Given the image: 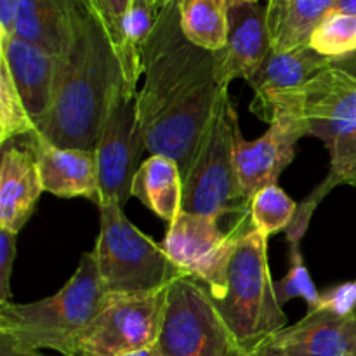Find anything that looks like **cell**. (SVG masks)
I'll return each instance as SVG.
<instances>
[{
  "label": "cell",
  "mask_w": 356,
  "mask_h": 356,
  "mask_svg": "<svg viewBox=\"0 0 356 356\" xmlns=\"http://www.w3.org/2000/svg\"><path fill=\"white\" fill-rule=\"evenodd\" d=\"M145 82L138 113L146 152L172 159L186 177L225 87L218 82L216 52L184 37L177 0L160 10L141 52Z\"/></svg>",
  "instance_id": "obj_1"
},
{
  "label": "cell",
  "mask_w": 356,
  "mask_h": 356,
  "mask_svg": "<svg viewBox=\"0 0 356 356\" xmlns=\"http://www.w3.org/2000/svg\"><path fill=\"white\" fill-rule=\"evenodd\" d=\"M129 89L120 52L99 16L89 9L72 49L58 58L47 120L38 134L61 148L94 152L104 120Z\"/></svg>",
  "instance_id": "obj_2"
},
{
  "label": "cell",
  "mask_w": 356,
  "mask_h": 356,
  "mask_svg": "<svg viewBox=\"0 0 356 356\" xmlns=\"http://www.w3.org/2000/svg\"><path fill=\"white\" fill-rule=\"evenodd\" d=\"M108 299L94 252H86L73 277L54 296L24 305H0V334L35 350L76 356L80 339Z\"/></svg>",
  "instance_id": "obj_3"
},
{
  "label": "cell",
  "mask_w": 356,
  "mask_h": 356,
  "mask_svg": "<svg viewBox=\"0 0 356 356\" xmlns=\"http://www.w3.org/2000/svg\"><path fill=\"white\" fill-rule=\"evenodd\" d=\"M236 348L256 351L287 327L268 264V238L250 229L240 238L228 270V285L214 301Z\"/></svg>",
  "instance_id": "obj_4"
},
{
  "label": "cell",
  "mask_w": 356,
  "mask_h": 356,
  "mask_svg": "<svg viewBox=\"0 0 356 356\" xmlns=\"http://www.w3.org/2000/svg\"><path fill=\"white\" fill-rule=\"evenodd\" d=\"M94 257L110 298H139L169 289L184 275L160 243L139 232L115 202L101 204Z\"/></svg>",
  "instance_id": "obj_5"
},
{
  "label": "cell",
  "mask_w": 356,
  "mask_h": 356,
  "mask_svg": "<svg viewBox=\"0 0 356 356\" xmlns=\"http://www.w3.org/2000/svg\"><path fill=\"white\" fill-rule=\"evenodd\" d=\"M228 90L221 94L197 156L183 179V211L236 222L250 219V204L240 188L235 167V120Z\"/></svg>",
  "instance_id": "obj_6"
},
{
  "label": "cell",
  "mask_w": 356,
  "mask_h": 356,
  "mask_svg": "<svg viewBox=\"0 0 356 356\" xmlns=\"http://www.w3.org/2000/svg\"><path fill=\"white\" fill-rule=\"evenodd\" d=\"M257 117L268 124L284 118L329 145L356 129V76L329 66L302 86L273 94Z\"/></svg>",
  "instance_id": "obj_7"
},
{
  "label": "cell",
  "mask_w": 356,
  "mask_h": 356,
  "mask_svg": "<svg viewBox=\"0 0 356 356\" xmlns=\"http://www.w3.org/2000/svg\"><path fill=\"white\" fill-rule=\"evenodd\" d=\"M250 229H254L250 219L222 229L221 219L181 211L160 247L184 275L207 289L212 301H218L226 292L229 263L240 238Z\"/></svg>",
  "instance_id": "obj_8"
},
{
  "label": "cell",
  "mask_w": 356,
  "mask_h": 356,
  "mask_svg": "<svg viewBox=\"0 0 356 356\" xmlns=\"http://www.w3.org/2000/svg\"><path fill=\"white\" fill-rule=\"evenodd\" d=\"M155 346L162 356H228L236 348L207 289L191 277L169 285Z\"/></svg>",
  "instance_id": "obj_9"
},
{
  "label": "cell",
  "mask_w": 356,
  "mask_h": 356,
  "mask_svg": "<svg viewBox=\"0 0 356 356\" xmlns=\"http://www.w3.org/2000/svg\"><path fill=\"white\" fill-rule=\"evenodd\" d=\"M167 291L139 298H110L86 330L76 356H122L155 346L162 327Z\"/></svg>",
  "instance_id": "obj_10"
},
{
  "label": "cell",
  "mask_w": 356,
  "mask_h": 356,
  "mask_svg": "<svg viewBox=\"0 0 356 356\" xmlns=\"http://www.w3.org/2000/svg\"><path fill=\"white\" fill-rule=\"evenodd\" d=\"M143 152L146 145L139 124L138 94H124L104 120L94 149L101 204H127Z\"/></svg>",
  "instance_id": "obj_11"
},
{
  "label": "cell",
  "mask_w": 356,
  "mask_h": 356,
  "mask_svg": "<svg viewBox=\"0 0 356 356\" xmlns=\"http://www.w3.org/2000/svg\"><path fill=\"white\" fill-rule=\"evenodd\" d=\"M44 191L35 131L2 143L0 159V228L19 233Z\"/></svg>",
  "instance_id": "obj_12"
},
{
  "label": "cell",
  "mask_w": 356,
  "mask_h": 356,
  "mask_svg": "<svg viewBox=\"0 0 356 356\" xmlns=\"http://www.w3.org/2000/svg\"><path fill=\"white\" fill-rule=\"evenodd\" d=\"M305 132L284 118H273L268 131L256 141H247L235 120V167L245 200L263 188L277 184L280 174L296 156V145Z\"/></svg>",
  "instance_id": "obj_13"
},
{
  "label": "cell",
  "mask_w": 356,
  "mask_h": 356,
  "mask_svg": "<svg viewBox=\"0 0 356 356\" xmlns=\"http://www.w3.org/2000/svg\"><path fill=\"white\" fill-rule=\"evenodd\" d=\"M257 356H356V320L308 312L305 318L264 341Z\"/></svg>",
  "instance_id": "obj_14"
},
{
  "label": "cell",
  "mask_w": 356,
  "mask_h": 356,
  "mask_svg": "<svg viewBox=\"0 0 356 356\" xmlns=\"http://www.w3.org/2000/svg\"><path fill=\"white\" fill-rule=\"evenodd\" d=\"M271 51L266 6L261 2L238 3L229 7L228 40L216 52L218 82L228 89L235 79L252 80Z\"/></svg>",
  "instance_id": "obj_15"
},
{
  "label": "cell",
  "mask_w": 356,
  "mask_h": 356,
  "mask_svg": "<svg viewBox=\"0 0 356 356\" xmlns=\"http://www.w3.org/2000/svg\"><path fill=\"white\" fill-rule=\"evenodd\" d=\"M0 59L9 68L35 131H38L52 106L58 58L16 37H0Z\"/></svg>",
  "instance_id": "obj_16"
},
{
  "label": "cell",
  "mask_w": 356,
  "mask_h": 356,
  "mask_svg": "<svg viewBox=\"0 0 356 356\" xmlns=\"http://www.w3.org/2000/svg\"><path fill=\"white\" fill-rule=\"evenodd\" d=\"M89 9L83 0H21L14 37L63 58L72 49Z\"/></svg>",
  "instance_id": "obj_17"
},
{
  "label": "cell",
  "mask_w": 356,
  "mask_h": 356,
  "mask_svg": "<svg viewBox=\"0 0 356 356\" xmlns=\"http://www.w3.org/2000/svg\"><path fill=\"white\" fill-rule=\"evenodd\" d=\"M44 191L59 198L83 197L99 207V179L94 152L61 148L35 131Z\"/></svg>",
  "instance_id": "obj_18"
},
{
  "label": "cell",
  "mask_w": 356,
  "mask_h": 356,
  "mask_svg": "<svg viewBox=\"0 0 356 356\" xmlns=\"http://www.w3.org/2000/svg\"><path fill=\"white\" fill-rule=\"evenodd\" d=\"M330 63L332 59L318 54L309 45L287 52H277L271 49L261 68L249 82L254 90V101L249 110L257 115L266 106L273 94L302 86L316 73L329 68Z\"/></svg>",
  "instance_id": "obj_19"
},
{
  "label": "cell",
  "mask_w": 356,
  "mask_h": 356,
  "mask_svg": "<svg viewBox=\"0 0 356 356\" xmlns=\"http://www.w3.org/2000/svg\"><path fill=\"white\" fill-rule=\"evenodd\" d=\"M336 0H268V30L271 49L287 52L309 45L320 21L332 10Z\"/></svg>",
  "instance_id": "obj_20"
},
{
  "label": "cell",
  "mask_w": 356,
  "mask_h": 356,
  "mask_svg": "<svg viewBox=\"0 0 356 356\" xmlns=\"http://www.w3.org/2000/svg\"><path fill=\"white\" fill-rule=\"evenodd\" d=\"M132 197L167 225L174 222L183 211V177L177 163L163 155L145 160L132 183Z\"/></svg>",
  "instance_id": "obj_21"
},
{
  "label": "cell",
  "mask_w": 356,
  "mask_h": 356,
  "mask_svg": "<svg viewBox=\"0 0 356 356\" xmlns=\"http://www.w3.org/2000/svg\"><path fill=\"white\" fill-rule=\"evenodd\" d=\"M330 152V172L327 181L322 186L313 191L312 197L301 204V207L296 212V218L292 225L287 228L289 238L301 240L309 225L312 214L315 212L318 202L339 184H350L356 188V129L350 134H344L341 138L334 139L327 145Z\"/></svg>",
  "instance_id": "obj_22"
},
{
  "label": "cell",
  "mask_w": 356,
  "mask_h": 356,
  "mask_svg": "<svg viewBox=\"0 0 356 356\" xmlns=\"http://www.w3.org/2000/svg\"><path fill=\"white\" fill-rule=\"evenodd\" d=\"M184 37L205 51H221L228 40L226 0H177Z\"/></svg>",
  "instance_id": "obj_23"
},
{
  "label": "cell",
  "mask_w": 356,
  "mask_h": 356,
  "mask_svg": "<svg viewBox=\"0 0 356 356\" xmlns=\"http://www.w3.org/2000/svg\"><path fill=\"white\" fill-rule=\"evenodd\" d=\"M298 204L278 184L263 188L250 202V221L256 232L270 238L278 232H287L298 212Z\"/></svg>",
  "instance_id": "obj_24"
},
{
  "label": "cell",
  "mask_w": 356,
  "mask_h": 356,
  "mask_svg": "<svg viewBox=\"0 0 356 356\" xmlns=\"http://www.w3.org/2000/svg\"><path fill=\"white\" fill-rule=\"evenodd\" d=\"M309 47L329 59H341L356 52V16L330 10L309 38Z\"/></svg>",
  "instance_id": "obj_25"
},
{
  "label": "cell",
  "mask_w": 356,
  "mask_h": 356,
  "mask_svg": "<svg viewBox=\"0 0 356 356\" xmlns=\"http://www.w3.org/2000/svg\"><path fill=\"white\" fill-rule=\"evenodd\" d=\"M35 131L33 120L24 108L13 75L0 59V143Z\"/></svg>",
  "instance_id": "obj_26"
},
{
  "label": "cell",
  "mask_w": 356,
  "mask_h": 356,
  "mask_svg": "<svg viewBox=\"0 0 356 356\" xmlns=\"http://www.w3.org/2000/svg\"><path fill=\"white\" fill-rule=\"evenodd\" d=\"M299 247H301V243H291V268H289L287 275L275 284V292H277L280 306H284L291 299L301 298L308 305V312H313V309L318 308L320 294L313 284L312 275L306 268Z\"/></svg>",
  "instance_id": "obj_27"
},
{
  "label": "cell",
  "mask_w": 356,
  "mask_h": 356,
  "mask_svg": "<svg viewBox=\"0 0 356 356\" xmlns=\"http://www.w3.org/2000/svg\"><path fill=\"white\" fill-rule=\"evenodd\" d=\"M316 309L337 316H353L356 312V280L327 289L323 294H320V305Z\"/></svg>",
  "instance_id": "obj_28"
},
{
  "label": "cell",
  "mask_w": 356,
  "mask_h": 356,
  "mask_svg": "<svg viewBox=\"0 0 356 356\" xmlns=\"http://www.w3.org/2000/svg\"><path fill=\"white\" fill-rule=\"evenodd\" d=\"M16 233L0 228V305H6L10 299V277L16 259Z\"/></svg>",
  "instance_id": "obj_29"
},
{
  "label": "cell",
  "mask_w": 356,
  "mask_h": 356,
  "mask_svg": "<svg viewBox=\"0 0 356 356\" xmlns=\"http://www.w3.org/2000/svg\"><path fill=\"white\" fill-rule=\"evenodd\" d=\"M92 2L94 13L106 24L108 31H110L111 38H113L115 45L120 52V24L127 14L129 7H131L132 0H92Z\"/></svg>",
  "instance_id": "obj_30"
},
{
  "label": "cell",
  "mask_w": 356,
  "mask_h": 356,
  "mask_svg": "<svg viewBox=\"0 0 356 356\" xmlns=\"http://www.w3.org/2000/svg\"><path fill=\"white\" fill-rule=\"evenodd\" d=\"M21 0H0V37H14Z\"/></svg>",
  "instance_id": "obj_31"
},
{
  "label": "cell",
  "mask_w": 356,
  "mask_h": 356,
  "mask_svg": "<svg viewBox=\"0 0 356 356\" xmlns=\"http://www.w3.org/2000/svg\"><path fill=\"white\" fill-rule=\"evenodd\" d=\"M0 356H45L40 350L24 346L7 334H0Z\"/></svg>",
  "instance_id": "obj_32"
},
{
  "label": "cell",
  "mask_w": 356,
  "mask_h": 356,
  "mask_svg": "<svg viewBox=\"0 0 356 356\" xmlns=\"http://www.w3.org/2000/svg\"><path fill=\"white\" fill-rule=\"evenodd\" d=\"M330 66L343 70V72H348V73H351V75L356 76V52L346 56V58L334 59V61L330 63Z\"/></svg>",
  "instance_id": "obj_33"
},
{
  "label": "cell",
  "mask_w": 356,
  "mask_h": 356,
  "mask_svg": "<svg viewBox=\"0 0 356 356\" xmlns=\"http://www.w3.org/2000/svg\"><path fill=\"white\" fill-rule=\"evenodd\" d=\"M332 10L356 16V0H336V2H334Z\"/></svg>",
  "instance_id": "obj_34"
},
{
  "label": "cell",
  "mask_w": 356,
  "mask_h": 356,
  "mask_svg": "<svg viewBox=\"0 0 356 356\" xmlns=\"http://www.w3.org/2000/svg\"><path fill=\"white\" fill-rule=\"evenodd\" d=\"M122 356H162L160 351L156 350V346H149V348H143V350L138 351H131V353H125Z\"/></svg>",
  "instance_id": "obj_35"
},
{
  "label": "cell",
  "mask_w": 356,
  "mask_h": 356,
  "mask_svg": "<svg viewBox=\"0 0 356 356\" xmlns=\"http://www.w3.org/2000/svg\"><path fill=\"white\" fill-rule=\"evenodd\" d=\"M228 356H257V355L254 353V351H245V350H240V348H233Z\"/></svg>",
  "instance_id": "obj_36"
},
{
  "label": "cell",
  "mask_w": 356,
  "mask_h": 356,
  "mask_svg": "<svg viewBox=\"0 0 356 356\" xmlns=\"http://www.w3.org/2000/svg\"><path fill=\"white\" fill-rule=\"evenodd\" d=\"M228 2V6H238V3H256V2H261V0H226Z\"/></svg>",
  "instance_id": "obj_37"
},
{
  "label": "cell",
  "mask_w": 356,
  "mask_h": 356,
  "mask_svg": "<svg viewBox=\"0 0 356 356\" xmlns=\"http://www.w3.org/2000/svg\"><path fill=\"white\" fill-rule=\"evenodd\" d=\"M149 2H152V3H155L156 7H160V9H163V7H165L167 3L174 2V0H149Z\"/></svg>",
  "instance_id": "obj_38"
},
{
  "label": "cell",
  "mask_w": 356,
  "mask_h": 356,
  "mask_svg": "<svg viewBox=\"0 0 356 356\" xmlns=\"http://www.w3.org/2000/svg\"><path fill=\"white\" fill-rule=\"evenodd\" d=\"M83 2H86V3H87V6H89V7H90V9H92V10H94V6H92V0H83Z\"/></svg>",
  "instance_id": "obj_39"
},
{
  "label": "cell",
  "mask_w": 356,
  "mask_h": 356,
  "mask_svg": "<svg viewBox=\"0 0 356 356\" xmlns=\"http://www.w3.org/2000/svg\"><path fill=\"white\" fill-rule=\"evenodd\" d=\"M353 318H355V320H356V312H355V315H353Z\"/></svg>",
  "instance_id": "obj_40"
}]
</instances>
